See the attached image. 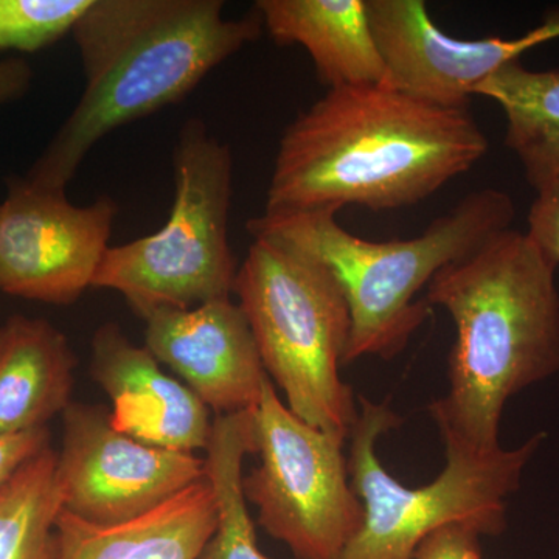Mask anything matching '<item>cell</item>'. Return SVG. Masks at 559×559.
I'll use <instances>...</instances> for the list:
<instances>
[{
	"label": "cell",
	"mask_w": 559,
	"mask_h": 559,
	"mask_svg": "<svg viewBox=\"0 0 559 559\" xmlns=\"http://www.w3.org/2000/svg\"><path fill=\"white\" fill-rule=\"evenodd\" d=\"M487 151L468 109L429 105L385 83L329 90L283 132L264 212L411 207Z\"/></svg>",
	"instance_id": "6da1fadb"
},
{
	"label": "cell",
	"mask_w": 559,
	"mask_h": 559,
	"mask_svg": "<svg viewBox=\"0 0 559 559\" xmlns=\"http://www.w3.org/2000/svg\"><path fill=\"white\" fill-rule=\"evenodd\" d=\"M558 266L507 229L437 272L426 301L450 312V388L429 406L444 444L491 454L510 399L559 371Z\"/></svg>",
	"instance_id": "7a4b0ae2"
},
{
	"label": "cell",
	"mask_w": 559,
	"mask_h": 559,
	"mask_svg": "<svg viewBox=\"0 0 559 559\" xmlns=\"http://www.w3.org/2000/svg\"><path fill=\"white\" fill-rule=\"evenodd\" d=\"M263 32L259 11L227 17L221 0H92L72 32L83 94L24 178L66 191L103 138L183 100Z\"/></svg>",
	"instance_id": "3957f363"
},
{
	"label": "cell",
	"mask_w": 559,
	"mask_h": 559,
	"mask_svg": "<svg viewBox=\"0 0 559 559\" xmlns=\"http://www.w3.org/2000/svg\"><path fill=\"white\" fill-rule=\"evenodd\" d=\"M516 209L496 189L471 191L447 215L411 240L369 241L349 234L333 210L266 213L248 221L252 238H266L322 264L340 283L352 316L345 366L366 356L390 359L430 316L415 300L437 272L510 229Z\"/></svg>",
	"instance_id": "277c9868"
},
{
	"label": "cell",
	"mask_w": 559,
	"mask_h": 559,
	"mask_svg": "<svg viewBox=\"0 0 559 559\" xmlns=\"http://www.w3.org/2000/svg\"><path fill=\"white\" fill-rule=\"evenodd\" d=\"M234 293L289 411L314 428L349 437L359 409L341 367L352 316L336 278L288 246L253 238Z\"/></svg>",
	"instance_id": "5b68a950"
},
{
	"label": "cell",
	"mask_w": 559,
	"mask_h": 559,
	"mask_svg": "<svg viewBox=\"0 0 559 559\" xmlns=\"http://www.w3.org/2000/svg\"><path fill=\"white\" fill-rule=\"evenodd\" d=\"M360 411L347 454L352 487L364 507L358 535L337 559H414L430 533L466 524L481 536L507 528L511 495L546 433H535L514 450L476 454L447 448V465L430 484L407 488L382 466L377 454L382 433L399 428L400 417L385 403L358 396Z\"/></svg>",
	"instance_id": "8992f818"
},
{
	"label": "cell",
	"mask_w": 559,
	"mask_h": 559,
	"mask_svg": "<svg viewBox=\"0 0 559 559\" xmlns=\"http://www.w3.org/2000/svg\"><path fill=\"white\" fill-rule=\"evenodd\" d=\"M175 202L154 234L110 246L92 288L120 293L139 316L230 299L237 261L229 245L234 157L200 119L176 143Z\"/></svg>",
	"instance_id": "52a82bcc"
},
{
	"label": "cell",
	"mask_w": 559,
	"mask_h": 559,
	"mask_svg": "<svg viewBox=\"0 0 559 559\" xmlns=\"http://www.w3.org/2000/svg\"><path fill=\"white\" fill-rule=\"evenodd\" d=\"M260 462L242 491L259 524L296 559H337L358 535L364 507L352 487L344 433L308 425L282 403L271 378L253 411Z\"/></svg>",
	"instance_id": "ba28073f"
},
{
	"label": "cell",
	"mask_w": 559,
	"mask_h": 559,
	"mask_svg": "<svg viewBox=\"0 0 559 559\" xmlns=\"http://www.w3.org/2000/svg\"><path fill=\"white\" fill-rule=\"evenodd\" d=\"M57 454L62 510L95 525L138 520L205 479L193 452L150 447L114 428L102 406L70 403Z\"/></svg>",
	"instance_id": "9c48e42d"
},
{
	"label": "cell",
	"mask_w": 559,
	"mask_h": 559,
	"mask_svg": "<svg viewBox=\"0 0 559 559\" xmlns=\"http://www.w3.org/2000/svg\"><path fill=\"white\" fill-rule=\"evenodd\" d=\"M119 207L109 198L72 204L66 191L10 179L0 204V290L70 305L91 288Z\"/></svg>",
	"instance_id": "30bf717a"
},
{
	"label": "cell",
	"mask_w": 559,
	"mask_h": 559,
	"mask_svg": "<svg viewBox=\"0 0 559 559\" xmlns=\"http://www.w3.org/2000/svg\"><path fill=\"white\" fill-rule=\"evenodd\" d=\"M385 84L419 102L468 109L479 84L533 47L559 38V9L520 38L462 39L444 33L423 0H367Z\"/></svg>",
	"instance_id": "8fae6325"
},
{
	"label": "cell",
	"mask_w": 559,
	"mask_h": 559,
	"mask_svg": "<svg viewBox=\"0 0 559 559\" xmlns=\"http://www.w3.org/2000/svg\"><path fill=\"white\" fill-rule=\"evenodd\" d=\"M140 318L145 348L186 380L209 409L216 415L257 409L270 374L240 305L223 299Z\"/></svg>",
	"instance_id": "7c38bea8"
},
{
	"label": "cell",
	"mask_w": 559,
	"mask_h": 559,
	"mask_svg": "<svg viewBox=\"0 0 559 559\" xmlns=\"http://www.w3.org/2000/svg\"><path fill=\"white\" fill-rule=\"evenodd\" d=\"M92 374L108 393L110 423L120 432L164 450L207 448L213 419L204 401L168 377L145 345L132 344L116 323L95 331Z\"/></svg>",
	"instance_id": "4fadbf2b"
},
{
	"label": "cell",
	"mask_w": 559,
	"mask_h": 559,
	"mask_svg": "<svg viewBox=\"0 0 559 559\" xmlns=\"http://www.w3.org/2000/svg\"><path fill=\"white\" fill-rule=\"evenodd\" d=\"M216 524L215 492L205 477L123 524H90L62 510L55 559H200Z\"/></svg>",
	"instance_id": "5bb4252c"
},
{
	"label": "cell",
	"mask_w": 559,
	"mask_h": 559,
	"mask_svg": "<svg viewBox=\"0 0 559 559\" xmlns=\"http://www.w3.org/2000/svg\"><path fill=\"white\" fill-rule=\"evenodd\" d=\"M253 9L278 46H301L310 53L329 90L385 83L367 0H259Z\"/></svg>",
	"instance_id": "9a60e30c"
},
{
	"label": "cell",
	"mask_w": 559,
	"mask_h": 559,
	"mask_svg": "<svg viewBox=\"0 0 559 559\" xmlns=\"http://www.w3.org/2000/svg\"><path fill=\"white\" fill-rule=\"evenodd\" d=\"M76 359L60 330L13 316L0 326V433L46 428L68 409Z\"/></svg>",
	"instance_id": "2e32d148"
},
{
	"label": "cell",
	"mask_w": 559,
	"mask_h": 559,
	"mask_svg": "<svg viewBox=\"0 0 559 559\" xmlns=\"http://www.w3.org/2000/svg\"><path fill=\"white\" fill-rule=\"evenodd\" d=\"M474 95L491 98L506 114V145L538 193L559 179V69L530 70L510 62Z\"/></svg>",
	"instance_id": "e0dca14e"
},
{
	"label": "cell",
	"mask_w": 559,
	"mask_h": 559,
	"mask_svg": "<svg viewBox=\"0 0 559 559\" xmlns=\"http://www.w3.org/2000/svg\"><path fill=\"white\" fill-rule=\"evenodd\" d=\"M205 452L218 524L200 559H274L260 550L242 491V459L255 452L253 411L216 415Z\"/></svg>",
	"instance_id": "ac0fdd59"
},
{
	"label": "cell",
	"mask_w": 559,
	"mask_h": 559,
	"mask_svg": "<svg viewBox=\"0 0 559 559\" xmlns=\"http://www.w3.org/2000/svg\"><path fill=\"white\" fill-rule=\"evenodd\" d=\"M61 511L57 452L47 448L0 489V559H55Z\"/></svg>",
	"instance_id": "d6986e66"
},
{
	"label": "cell",
	"mask_w": 559,
	"mask_h": 559,
	"mask_svg": "<svg viewBox=\"0 0 559 559\" xmlns=\"http://www.w3.org/2000/svg\"><path fill=\"white\" fill-rule=\"evenodd\" d=\"M92 0H0V51L33 53L73 32Z\"/></svg>",
	"instance_id": "ffe728a7"
},
{
	"label": "cell",
	"mask_w": 559,
	"mask_h": 559,
	"mask_svg": "<svg viewBox=\"0 0 559 559\" xmlns=\"http://www.w3.org/2000/svg\"><path fill=\"white\" fill-rule=\"evenodd\" d=\"M527 235L559 266V179L538 191L530 209Z\"/></svg>",
	"instance_id": "44dd1931"
},
{
	"label": "cell",
	"mask_w": 559,
	"mask_h": 559,
	"mask_svg": "<svg viewBox=\"0 0 559 559\" xmlns=\"http://www.w3.org/2000/svg\"><path fill=\"white\" fill-rule=\"evenodd\" d=\"M479 530L451 524L430 533L419 544L414 559H481Z\"/></svg>",
	"instance_id": "7402d4cb"
},
{
	"label": "cell",
	"mask_w": 559,
	"mask_h": 559,
	"mask_svg": "<svg viewBox=\"0 0 559 559\" xmlns=\"http://www.w3.org/2000/svg\"><path fill=\"white\" fill-rule=\"evenodd\" d=\"M47 448H50V432L47 428L0 433V489L16 476L25 463Z\"/></svg>",
	"instance_id": "603a6c76"
},
{
	"label": "cell",
	"mask_w": 559,
	"mask_h": 559,
	"mask_svg": "<svg viewBox=\"0 0 559 559\" xmlns=\"http://www.w3.org/2000/svg\"><path fill=\"white\" fill-rule=\"evenodd\" d=\"M33 70L22 58L0 60V108L20 100L31 90Z\"/></svg>",
	"instance_id": "cb8c5ba5"
}]
</instances>
